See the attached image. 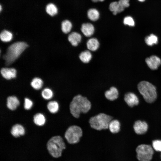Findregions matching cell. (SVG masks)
I'll return each mask as SVG.
<instances>
[{
    "label": "cell",
    "mask_w": 161,
    "mask_h": 161,
    "mask_svg": "<svg viewBox=\"0 0 161 161\" xmlns=\"http://www.w3.org/2000/svg\"><path fill=\"white\" fill-rule=\"evenodd\" d=\"M92 107V103L86 97L78 94L74 96L70 101L69 110L71 115L78 118L81 114L87 113Z\"/></svg>",
    "instance_id": "cell-1"
},
{
    "label": "cell",
    "mask_w": 161,
    "mask_h": 161,
    "mask_svg": "<svg viewBox=\"0 0 161 161\" xmlns=\"http://www.w3.org/2000/svg\"><path fill=\"white\" fill-rule=\"evenodd\" d=\"M29 46L24 42L13 43L9 46L6 52L3 56L6 66H9L14 62Z\"/></svg>",
    "instance_id": "cell-2"
},
{
    "label": "cell",
    "mask_w": 161,
    "mask_h": 161,
    "mask_svg": "<svg viewBox=\"0 0 161 161\" xmlns=\"http://www.w3.org/2000/svg\"><path fill=\"white\" fill-rule=\"evenodd\" d=\"M113 119V116L101 112L91 117L89 123L92 128L100 131L108 129L109 123Z\"/></svg>",
    "instance_id": "cell-3"
},
{
    "label": "cell",
    "mask_w": 161,
    "mask_h": 161,
    "mask_svg": "<svg viewBox=\"0 0 161 161\" xmlns=\"http://www.w3.org/2000/svg\"><path fill=\"white\" fill-rule=\"evenodd\" d=\"M137 88L147 103L154 102L157 97V93L155 86L150 83L145 81L140 82Z\"/></svg>",
    "instance_id": "cell-4"
},
{
    "label": "cell",
    "mask_w": 161,
    "mask_h": 161,
    "mask_svg": "<svg viewBox=\"0 0 161 161\" xmlns=\"http://www.w3.org/2000/svg\"><path fill=\"white\" fill-rule=\"evenodd\" d=\"M47 147L50 154L53 157L58 158L61 156L63 150L66 148V145L61 136H56L49 140Z\"/></svg>",
    "instance_id": "cell-5"
},
{
    "label": "cell",
    "mask_w": 161,
    "mask_h": 161,
    "mask_svg": "<svg viewBox=\"0 0 161 161\" xmlns=\"http://www.w3.org/2000/svg\"><path fill=\"white\" fill-rule=\"evenodd\" d=\"M83 134V130L80 127L76 125H72L66 130L64 137L69 143L75 144L79 142Z\"/></svg>",
    "instance_id": "cell-6"
},
{
    "label": "cell",
    "mask_w": 161,
    "mask_h": 161,
    "mask_svg": "<svg viewBox=\"0 0 161 161\" xmlns=\"http://www.w3.org/2000/svg\"><path fill=\"white\" fill-rule=\"evenodd\" d=\"M137 157L139 161H150L152 159L154 150L152 147L147 144H141L136 148Z\"/></svg>",
    "instance_id": "cell-7"
},
{
    "label": "cell",
    "mask_w": 161,
    "mask_h": 161,
    "mask_svg": "<svg viewBox=\"0 0 161 161\" xmlns=\"http://www.w3.org/2000/svg\"><path fill=\"white\" fill-rule=\"evenodd\" d=\"M133 128L135 132L138 134H142L147 131L148 126L145 121L140 120L136 121L134 124Z\"/></svg>",
    "instance_id": "cell-8"
},
{
    "label": "cell",
    "mask_w": 161,
    "mask_h": 161,
    "mask_svg": "<svg viewBox=\"0 0 161 161\" xmlns=\"http://www.w3.org/2000/svg\"><path fill=\"white\" fill-rule=\"evenodd\" d=\"M145 61L149 67L152 70L157 69L161 64L160 59L154 55L147 58Z\"/></svg>",
    "instance_id": "cell-9"
},
{
    "label": "cell",
    "mask_w": 161,
    "mask_h": 161,
    "mask_svg": "<svg viewBox=\"0 0 161 161\" xmlns=\"http://www.w3.org/2000/svg\"><path fill=\"white\" fill-rule=\"evenodd\" d=\"M124 100L128 106L130 107L137 105L139 103V99L137 96L131 92H127L125 95Z\"/></svg>",
    "instance_id": "cell-10"
},
{
    "label": "cell",
    "mask_w": 161,
    "mask_h": 161,
    "mask_svg": "<svg viewBox=\"0 0 161 161\" xmlns=\"http://www.w3.org/2000/svg\"><path fill=\"white\" fill-rule=\"evenodd\" d=\"M105 98L108 100L113 101L116 100L119 96V92L116 88L111 87L104 93Z\"/></svg>",
    "instance_id": "cell-11"
},
{
    "label": "cell",
    "mask_w": 161,
    "mask_h": 161,
    "mask_svg": "<svg viewBox=\"0 0 161 161\" xmlns=\"http://www.w3.org/2000/svg\"><path fill=\"white\" fill-rule=\"evenodd\" d=\"M1 73L4 78L10 80L16 77V71L13 68H3L1 69Z\"/></svg>",
    "instance_id": "cell-12"
},
{
    "label": "cell",
    "mask_w": 161,
    "mask_h": 161,
    "mask_svg": "<svg viewBox=\"0 0 161 161\" xmlns=\"http://www.w3.org/2000/svg\"><path fill=\"white\" fill-rule=\"evenodd\" d=\"M81 30L85 36L89 37L94 34L95 28L93 25L91 24L85 23L82 25Z\"/></svg>",
    "instance_id": "cell-13"
},
{
    "label": "cell",
    "mask_w": 161,
    "mask_h": 161,
    "mask_svg": "<svg viewBox=\"0 0 161 161\" xmlns=\"http://www.w3.org/2000/svg\"><path fill=\"white\" fill-rule=\"evenodd\" d=\"M25 131L23 126L19 124H16L12 127L11 133L14 137H17L24 135Z\"/></svg>",
    "instance_id": "cell-14"
},
{
    "label": "cell",
    "mask_w": 161,
    "mask_h": 161,
    "mask_svg": "<svg viewBox=\"0 0 161 161\" xmlns=\"http://www.w3.org/2000/svg\"><path fill=\"white\" fill-rule=\"evenodd\" d=\"M120 124L119 121L116 119H113L110 122L108 129L111 133L113 134H117L120 131Z\"/></svg>",
    "instance_id": "cell-15"
},
{
    "label": "cell",
    "mask_w": 161,
    "mask_h": 161,
    "mask_svg": "<svg viewBox=\"0 0 161 161\" xmlns=\"http://www.w3.org/2000/svg\"><path fill=\"white\" fill-rule=\"evenodd\" d=\"M19 104V101L15 96H10L7 99V106L8 108L12 110L16 109Z\"/></svg>",
    "instance_id": "cell-16"
},
{
    "label": "cell",
    "mask_w": 161,
    "mask_h": 161,
    "mask_svg": "<svg viewBox=\"0 0 161 161\" xmlns=\"http://www.w3.org/2000/svg\"><path fill=\"white\" fill-rule=\"evenodd\" d=\"M68 40L72 46H76L81 41V36L79 33L73 32L69 35Z\"/></svg>",
    "instance_id": "cell-17"
},
{
    "label": "cell",
    "mask_w": 161,
    "mask_h": 161,
    "mask_svg": "<svg viewBox=\"0 0 161 161\" xmlns=\"http://www.w3.org/2000/svg\"><path fill=\"white\" fill-rule=\"evenodd\" d=\"M109 9L114 15H116L117 13L122 12L125 9L118 1L111 3L109 5Z\"/></svg>",
    "instance_id": "cell-18"
},
{
    "label": "cell",
    "mask_w": 161,
    "mask_h": 161,
    "mask_svg": "<svg viewBox=\"0 0 161 161\" xmlns=\"http://www.w3.org/2000/svg\"><path fill=\"white\" fill-rule=\"evenodd\" d=\"M99 43L98 40L95 38L89 39L86 43V46L88 49L91 51H95L99 48Z\"/></svg>",
    "instance_id": "cell-19"
},
{
    "label": "cell",
    "mask_w": 161,
    "mask_h": 161,
    "mask_svg": "<svg viewBox=\"0 0 161 161\" xmlns=\"http://www.w3.org/2000/svg\"><path fill=\"white\" fill-rule=\"evenodd\" d=\"M92 57V54L89 50H85L81 52L79 56L80 60L85 63H89L91 60Z\"/></svg>",
    "instance_id": "cell-20"
},
{
    "label": "cell",
    "mask_w": 161,
    "mask_h": 161,
    "mask_svg": "<svg viewBox=\"0 0 161 161\" xmlns=\"http://www.w3.org/2000/svg\"><path fill=\"white\" fill-rule=\"evenodd\" d=\"M87 16L89 18L93 21L97 20L100 16L98 11L95 8H91L87 12Z\"/></svg>",
    "instance_id": "cell-21"
},
{
    "label": "cell",
    "mask_w": 161,
    "mask_h": 161,
    "mask_svg": "<svg viewBox=\"0 0 161 161\" xmlns=\"http://www.w3.org/2000/svg\"><path fill=\"white\" fill-rule=\"evenodd\" d=\"M45 118L44 115L41 113L36 114L33 117L35 123L38 126H42L45 122Z\"/></svg>",
    "instance_id": "cell-22"
},
{
    "label": "cell",
    "mask_w": 161,
    "mask_h": 161,
    "mask_svg": "<svg viewBox=\"0 0 161 161\" xmlns=\"http://www.w3.org/2000/svg\"><path fill=\"white\" fill-rule=\"evenodd\" d=\"M12 33L10 31L4 30L2 31L0 35L1 41L4 42H8L10 41L13 38Z\"/></svg>",
    "instance_id": "cell-23"
},
{
    "label": "cell",
    "mask_w": 161,
    "mask_h": 161,
    "mask_svg": "<svg viewBox=\"0 0 161 161\" xmlns=\"http://www.w3.org/2000/svg\"><path fill=\"white\" fill-rule=\"evenodd\" d=\"M47 108L49 111L52 113H55L58 112L59 109L58 103L55 101H52L48 102Z\"/></svg>",
    "instance_id": "cell-24"
},
{
    "label": "cell",
    "mask_w": 161,
    "mask_h": 161,
    "mask_svg": "<svg viewBox=\"0 0 161 161\" xmlns=\"http://www.w3.org/2000/svg\"><path fill=\"white\" fill-rule=\"evenodd\" d=\"M145 41L147 45L151 46L158 43V39L156 35L151 34L146 36L145 38Z\"/></svg>",
    "instance_id": "cell-25"
},
{
    "label": "cell",
    "mask_w": 161,
    "mask_h": 161,
    "mask_svg": "<svg viewBox=\"0 0 161 161\" xmlns=\"http://www.w3.org/2000/svg\"><path fill=\"white\" fill-rule=\"evenodd\" d=\"M46 10L48 14L51 16L56 15L58 13V10L56 6L53 4H48L46 7Z\"/></svg>",
    "instance_id": "cell-26"
},
{
    "label": "cell",
    "mask_w": 161,
    "mask_h": 161,
    "mask_svg": "<svg viewBox=\"0 0 161 161\" xmlns=\"http://www.w3.org/2000/svg\"><path fill=\"white\" fill-rule=\"evenodd\" d=\"M61 27L62 32L64 33L67 34L71 30L72 27V24L70 21L66 20L62 22Z\"/></svg>",
    "instance_id": "cell-27"
},
{
    "label": "cell",
    "mask_w": 161,
    "mask_h": 161,
    "mask_svg": "<svg viewBox=\"0 0 161 161\" xmlns=\"http://www.w3.org/2000/svg\"><path fill=\"white\" fill-rule=\"evenodd\" d=\"M43 85L42 80L38 78H35L32 80L31 83V86L35 89L38 90L42 87Z\"/></svg>",
    "instance_id": "cell-28"
},
{
    "label": "cell",
    "mask_w": 161,
    "mask_h": 161,
    "mask_svg": "<svg viewBox=\"0 0 161 161\" xmlns=\"http://www.w3.org/2000/svg\"><path fill=\"white\" fill-rule=\"evenodd\" d=\"M41 95L42 97L45 99L49 100L52 97L53 93L50 89L46 88L42 91Z\"/></svg>",
    "instance_id": "cell-29"
},
{
    "label": "cell",
    "mask_w": 161,
    "mask_h": 161,
    "mask_svg": "<svg viewBox=\"0 0 161 161\" xmlns=\"http://www.w3.org/2000/svg\"><path fill=\"white\" fill-rule=\"evenodd\" d=\"M124 24L130 26H134L135 25L134 21L133 18L130 16H127L124 18L123 21Z\"/></svg>",
    "instance_id": "cell-30"
},
{
    "label": "cell",
    "mask_w": 161,
    "mask_h": 161,
    "mask_svg": "<svg viewBox=\"0 0 161 161\" xmlns=\"http://www.w3.org/2000/svg\"><path fill=\"white\" fill-rule=\"evenodd\" d=\"M152 145L153 148L156 151H161V140H153Z\"/></svg>",
    "instance_id": "cell-31"
},
{
    "label": "cell",
    "mask_w": 161,
    "mask_h": 161,
    "mask_svg": "<svg viewBox=\"0 0 161 161\" xmlns=\"http://www.w3.org/2000/svg\"><path fill=\"white\" fill-rule=\"evenodd\" d=\"M33 104V102L31 100L27 98H25L24 106L25 109H30L32 108Z\"/></svg>",
    "instance_id": "cell-32"
},
{
    "label": "cell",
    "mask_w": 161,
    "mask_h": 161,
    "mask_svg": "<svg viewBox=\"0 0 161 161\" xmlns=\"http://www.w3.org/2000/svg\"><path fill=\"white\" fill-rule=\"evenodd\" d=\"M129 0H120L118 2L125 9L128 7L130 5Z\"/></svg>",
    "instance_id": "cell-33"
},
{
    "label": "cell",
    "mask_w": 161,
    "mask_h": 161,
    "mask_svg": "<svg viewBox=\"0 0 161 161\" xmlns=\"http://www.w3.org/2000/svg\"><path fill=\"white\" fill-rule=\"evenodd\" d=\"M93 2H96L98 1H103L105 0H91Z\"/></svg>",
    "instance_id": "cell-34"
},
{
    "label": "cell",
    "mask_w": 161,
    "mask_h": 161,
    "mask_svg": "<svg viewBox=\"0 0 161 161\" xmlns=\"http://www.w3.org/2000/svg\"><path fill=\"white\" fill-rule=\"evenodd\" d=\"M138 0L140 2H143L145 0Z\"/></svg>",
    "instance_id": "cell-35"
},
{
    "label": "cell",
    "mask_w": 161,
    "mask_h": 161,
    "mask_svg": "<svg viewBox=\"0 0 161 161\" xmlns=\"http://www.w3.org/2000/svg\"><path fill=\"white\" fill-rule=\"evenodd\" d=\"M2 9V7H1V5H0V11H1V10Z\"/></svg>",
    "instance_id": "cell-36"
},
{
    "label": "cell",
    "mask_w": 161,
    "mask_h": 161,
    "mask_svg": "<svg viewBox=\"0 0 161 161\" xmlns=\"http://www.w3.org/2000/svg\"></svg>",
    "instance_id": "cell-37"
}]
</instances>
